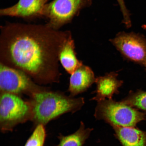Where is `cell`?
<instances>
[{
	"label": "cell",
	"mask_w": 146,
	"mask_h": 146,
	"mask_svg": "<svg viewBox=\"0 0 146 146\" xmlns=\"http://www.w3.org/2000/svg\"><path fill=\"white\" fill-rule=\"evenodd\" d=\"M1 29L2 44L8 49L12 61L33 74L45 68L47 52L61 46L70 33L55 30L46 24L8 23Z\"/></svg>",
	"instance_id": "obj_1"
},
{
	"label": "cell",
	"mask_w": 146,
	"mask_h": 146,
	"mask_svg": "<svg viewBox=\"0 0 146 146\" xmlns=\"http://www.w3.org/2000/svg\"><path fill=\"white\" fill-rule=\"evenodd\" d=\"M85 103L83 98H68L52 92L36 93L32 104L31 121L36 126H45L62 115L80 110Z\"/></svg>",
	"instance_id": "obj_2"
},
{
	"label": "cell",
	"mask_w": 146,
	"mask_h": 146,
	"mask_svg": "<svg viewBox=\"0 0 146 146\" xmlns=\"http://www.w3.org/2000/svg\"><path fill=\"white\" fill-rule=\"evenodd\" d=\"M94 116L97 120H103L112 127H135L146 119L143 112L113 99L98 102Z\"/></svg>",
	"instance_id": "obj_3"
},
{
	"label": "cell",
	"mask_w": 146,
	"mask_h": 146,
	"mask_svg": "<svg viewBox=\"0 0 146 146\" xmlns=\"http://www.w3.org/2000/svg\"><path fill=\"white\" fill-rule=\"evenodd\" d=\"M32 105L13 94L5 93L0 100V129L5 133L19 124L32 120Z\"/></svg>",
	"instance_id": "obj_4"
},
{
	"label": "cell",
	"mask_w": 146,
	"mask_h": 146,
	"mask_svg": "<svg viewBox=\"0 0 146 146\" xmlns=\"http://www.w3.org/2000/svg\"><path fill=\"white\" fill-rule=\"evenodd\" d=\"M91 3V0H52L46 5L43 18L47 20L48 26L59 30Z\"/></svg>",
	"instance_id": "obj_5"
},
{
	"label": "cell",
	"mask_w": 146,
	"mask_h": 146,
	"mask_svg": "<svg viewBox=\"0 0 146 146\" xmlns=\"http://www.w3.org/2000/svg\"><path fill=\"white\" fill-rule=\"evenodd\" d=\"M110 41L125 59L146 66V40L143 36L123 32Z\"/></svg>",
	"instance_id": "obj_6"
},
{
	"label": "cell",
	"mask_w": 146,
	"mask_h": 146,
	"mask_svg": "<svg viewBox=\"0 0 146 146\" xmlns=\"http://www.w3.org/2000/svg\"><path fill=\"white\" fill-rule=\"evenodd\" d=\"M50 0H19L12 6L1 9V16L15 17L27 21L43 18L45 8Z\"/></svg>",
	"instance_id": "obj_7"
},
{
	"label": "cell",
	"mask_w": 146,
	"mask_h": 146,
	"mask_svg": "<svg viewBox=\"0 0 146 146\" xmlns=\"http://www.w3.org/2000/svg\"><path fill=\"white\" fill-rule=\"evenodd\" d=\"M29 85L28 78L21 71L3 64L0 68V87L11 94H17L25 90Z\"/></svg>",
	"instance_id": "obj_8"
},
{
	"label": "cell",
	"mask_w": 146,
	"mask_h": 146,
	"mask_svg": "<svg viewBox=\"0 0 146 146\" xmlns=\"http://www.w3.org/2000/svg\"><path fill=\"white\" fill-rule=\"evenodd\" d=\"M118 75L117 72H113L96 78V95L91 100L98 102L106 99H111L114 95L118 94L119 89L123 83V81L118 79Z\"/></svg>",
	"instance_id": "obj_9"
},
{
	"label": "cell",
	"mask_w": 146,
	"mask_h": 146,
	"mask_svg": "<svg viewBox=\"0 0 146 146\" xmlns=\"http://www.w3.org/2000/svg\"><path fill=\"white\" fill-rule=\"evenodd\" d=\"M96 78L90 67L82 64L71 74L69 91L74 96L85 92L95 83Z\"/></svg>",
	"instance_id": "obj_10"
},
{
	"label": "cell",
	"mask_w": 146,
	"mask_h": 146,
	"mask_svg": "<svg viewBox=\"0 0 146 146\" xmlns=\"http://www.w3.org/2000/svg\"><path fill=\"white\" fill-rule=\"evenodd\" d=\"M114 136L122 146H146V132L136 127H113Z\"/></svg>",
	"instance_id": "obj_11"
},
{
	"label": "cell",
	"mask_w": 146,
	"mask_h": 146,
	"mask_svg": "<svg viewBox=\"0 0 146 146\" xmlns=\"http://www.w3.org/2000/svg\"><path fill=\"white\" fill-rule=\"evenodd\" d=\"M59 59L62 65L70 74L82 65L76 56L75 45L71 33L65 40L60 50Z\"/></svg>",
	"instance_id": "obj_12"
},
{
	"label": "cell",
	"mask_w": 146,
	"mask_h": 146,
	"mask_svg": "<svg viewBox=\"0 0 146 146\" xmlns=\"http://www.w3.org/2000/svg\"><path fill=\"white\" fill-rule=\"evenodd\" d=\"M93 130V128L86 127L84 123L81 121L79 128L76 132L67 136L59 135L58 137L59 142L57 146H84Z\"/></svg>",
	"instance_id": "obj_13"
},
{
	"label": "cell",
	"mask_w": 146,
	"mask_h": 146,
	"mask_svg": "<svg viewBox=\"0 0 146 146\" xmlns=\"http://www.w3.org/2000/svg\"><path fill=\"white\" fill-rule=\"evenodd\" d=\"M120 101L134 108L146 112V92L131 91Z\"/></svg>",
	"instance_id": "obj_14"
},
{
	"label": "cell",
	"mask_w": 146,
	"mask_h": 146,
	"mask_svg": "<svg viewBox=\"0 0 146 146\" xmlns=\"http://www.w3.org/2000/svg\"><path fill=\"white\" fill-rule=\"evenodd\" d=\"M44 126L42 125L36 126L25 146H44L46 136Z\"/></svg>",
	"instance_id": "obj_15"
},
{
	"label": "cell",
	"mask_w": 146,
	"mask_h": 146,
	"mask_svg": "<svg viewBox=\"0 0 146 146\" xmlns=\"http://www.w3.org/2000/svg\"><path fill=\"white\" fill-rule=\"evenodd\" d=\"M120 7V10L123 15V23L127 28H129L131 26V21L130 15L129 11L126 6L124 0H116Z\"/></svg>",
	"instance_id": "obj_16"
},
{
	"label": "cell",
	"mask_w": 146,
	"mask_h": 146,
	"mask_svg": "<svg viewBox=\"0 0 146 146\" xmlns=\"http://www.w3.org/2000/svg\"><path fill=\"white\" fill-rule=\"evenodd\" d=\"M142 28H143L144 30H145L146 31V25H144L142 27Z\"/></svg>",
	"instance_id": "obj_17"
}]
</instances>
